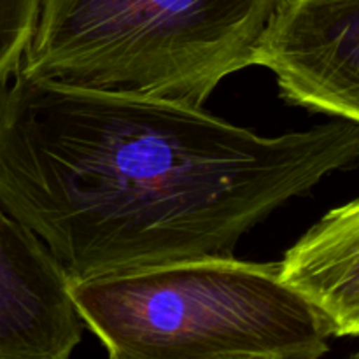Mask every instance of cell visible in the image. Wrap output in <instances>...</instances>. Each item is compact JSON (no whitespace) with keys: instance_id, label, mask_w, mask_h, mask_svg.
<instances>
[{"instance_id":"cell-1","label":"cell","mask_w":359,"mask_h":359,"mask_svg":"<svg viewBox=\"0 0 359 359\" xmlns=\"http://www.w3.org/2000/svg\"><path fill=\"white\" fill-rule=\"evenodd\" d=\"M359 160L347 119L262 137L202 107L14 74L0 86V203L69 280L207 256Z\"/></svg>"},{"instance_id":"cell-2","label":"cell","mask_w":359,"mask_h":359,"mask_svg":"<svg viewBox=\"0 0 359 359\" xmlns=\"http://www.w3.org/2000/svg\"><path fill=\"white\" fill-rule=\"evenodd\" d=\"M112 359H318L328 323L280 279V262L207 256L69 280Z\"/></svg>"},{"instance_id":"cell-3","label":"cell","mask_w":359,"mask_h":359,"mask_svg":"<svg viewBox=\"0 0 359 359\" xmlns=\"http://www.w3.org/2000/svg\"><path fill=\"white\" fill-rule=\"evenodd\" d=\"M284 0H41L14 74L202 107Z\"/></svg>"},{"instance_id":"cell-4","label":"cell","mask_w":359,"mask_h":359,"mask_svg":"<svg viewBox=\"0 0 359 359\" xmlns=\"http://www.w3.org/2000/svg\"><path fill=\"white\" fill-rule=\"evenodd\" d=\"M255 65L290 104L359 125V0H284Z\"/></svg>"},{"instance_id":"cell-5","label":"cell","mask_w":359,"mask_h":359,"mask_svg":"<svg viewBox=\"0 0 359 359\" xmlns=\"http://www.w3.org/2000/svg\"><path fill=\"white\" fill-rule=\"evenodd\" d=\"M81 325L65 270L0 203V359H67Z\"/></svg>"},{"instance_id":"cell-6","label":"cell","mask_w":359,"mask_h":359,"mask_svg":"<svg viewBox=\"0 0 359 359\" xmlns=\"http://www.w3.org/2000/svg\"><path fill=\"white\" fill-rule=\"evenodd\" d=\"M280 279L314 305L333 337H359V198L330 210L287 249Z\"/></svg>"},{"instance_id":"cell-7","label":"cell","mask_w":359,"mask_h":359,"mask_svg":"<svg viewBox=\"0 0 359 359\" xmlns=\"http://www.w3.org/2000/svg\"><path fill=\"white\" fill-rule=\"evenodd\" d=\"M39 9L41 0H0V86L20 67Z\"/></svg>"},{"instance_id":"cell-8","label":"cell","mask_w":359,"mask_h":359,"mask_svg":"<svg viewBox=\"0 0 359 359\" xmlns=\"http://www.w3.org/2000/svg\"><path fill=\"white\" fill-rule=\"evenodd\" d=\"M354 358H359V351H358V353H356V354H354Z\"/></svg>"}]
</instances>
